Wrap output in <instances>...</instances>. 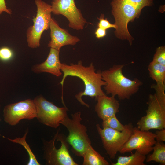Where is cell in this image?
Segmentation results:
<instances>
[{
	"label": "cell",
	"mask_w": 165,
	"mask_h": 165,
	"mask_svg": "<svg viewBox=\"0 0 165 165\" xmlns=\"http://www.w3.org/2000/svg\"><path fill=\"white\" fill-rule=\"evenodd\" d=\"M51 4L52 13L66 17L70 28L77 30L83 29L86 21L77 7L75 0H53Z\"/></svg>",
	"instance_id": "obj_10"
},
{
	"label": "cell",
	"mask_w": 165,
	"mask_h": 165,
	"mask_svg": "<svg viewBox=\"0 0 165 165\" xmlns=\"http://www.w3.org/2000/svg\"><path fill=\"white\" fill-rule=\"evenodd\" d=\"M148 69L150 77L156 82L165 83V65L152 61Z\"/></svg>",
	"instance_id": "obj_18"
},
{
	"label": "cell",
	"mask_w": 165,
	"mask_h": 165,
	"mask_svg": "<svg viewBox=\"0 0 165 165\" xmlns=\"http://www.w3.org/2000/svg\"><path fill=\"white\" fill-rule=\"evenodd\" d=\"M4 121L11 126H15L23 119L31 120L36 118V109L33 100L27 99L8 104L4 108Z\"/></svg>",
	"instance_id": "obj_9"
},
{
	"label": "cell",
	"mask_w": 165,
	"mask_h": 165,
	"mask_svg": "<svg viewBox=\"0 0 165 165\" xmlns=\"http://www.w3.org/2000/svg\"><path fill=\"white\" fill-rule=\"evenodd\" d=\"M44 157L48 165H78L69 152V145L64 134L58 130L49 141L43 140Z\"/></svg>",
	"instance_id": "obj_5"
},
{
	"label": "cell",
	"mask_w": 165,
	"mask_h": 165,
	"mask_svg": "<svg viewBox=\"0 0 165 165\" xmlns=\"http://www.w3.org/2000/svg\"><path fill=\"white\" fill-rule=\"evenodd\" d=\"M13 53L9 48L4 47L0 48V59L3 61H8L12 57Z\"/></svg>",
	"instance_id": "obj_22"
},
{
	"label": "cell",
	"mask_w": 165,
	"mask_h": 165,
	"mask_svg": "<svg viewBox=\"0 0 165 165\" xmlns=\"http://www.w3.org/2000/svg\"><path fill=\"white\" fill-rule=\"evenodd\" d=\"M152 61L165 65V47L164 46L159 47L156 49Z\"/></svg>",
	"instance_id": "obj_21"
},
{
	"label": "cell",
	"mask_w": 165,
	"mask_h": 165,
	"mask_svg": "<svg viewBox=\"0 0 165 165\" xmlns=\"http://www.w3.org/2000/svg\"><path fill=\"white\" fill-rule=\"evenodd\" d=\"M102 128H108L119 131H122L125 128V125L122 124L117 119L116 115L102 120Z\"/></svg>",
	"instance_id": "obj_20"
},
{
	"label": "cell",
	"mask_w": 165,
	"mask_h": 165,
	"mask_svg": "<svg viewBox=\"0 0 165 165\" xmlns=\"http://www.w3.org/2000/svg\"><path fill=\"white\" fill-rule=\"evenodd\" d=\"M95 70L93 63L88 67L84 66L81 61L75 64L71 63L70 65H67L62 63L61 71L63 72V75L60 83L62 86L61 98H63L64 82L68 76L77 77L83 81L85 86L84 90L75 96L76 99L82 105L88 108L90 107L83 101L82 97L83 96L95 98L96 100L98 96L105 94L101 87L106 85V82L102 79L101 71L96 72Z\"/></svg>",
	"instance_id": "obj_1"
},
{
	"label": "cell",
	"mask_w": 165,
	"mask_h": 165,
	"mask_svg": "<svg viewBox=\"0 0 165 165\" xmlns=\"http://www.w3.org/2000/svg\"><path fill=\"white\" fill-rule=\"evenodd\" d=\"M95 110L98 117L102 120L115 115L119 111V101L115 96L108 97L105 94L98 96Z\"/></svg>",
	"instance_id": "obj_14"
},
{
	"label": "cell",
	"mask_w": 165,
	"mask_h": 165,
	"mask_svg": "<svg viewBox=\"0 0 165 165\" xmlns=\"http://www.w3.org/2000/svg\"><path fill=\"white\" fill-rule=\"evenodd\" d=\"M83 165H108L109 163L90 145L83 157Z\"/></svg>",
	"instance_id": "obj_15"
},
{
	"label": "cell",
	"mask_w": 165,
	"mask_h": 165,
	"mask_svg": "<svg viewBox=\"0 0 165 165\" xmlns=\"http://www.w3.org/2000/svg\"><path fill=\"white\" fill-rule=\"evenodd\" d=\"M81 112H78L72 114V118L68 116L61 124L67 129L68 135L66 139L72 147V152L76 156L83 157L91 141L87 133L86 126L81 123Z\"/></svg>",
	"instance_id": "obj_4"
},
{
	"label": "cell",
	"mask_w": 165,
	"mask_h": 165,
	"mask_svg": "<svg viewBox=\"0 0 165 165\" xmlns=\"http://www.w3.org/2000/svg\"><path fill=\"white\" fill-rule=\"evenodd\" d=\"M60 50L50 48L47 59L43 63L33 66L32 71L35 73L46 72L57 77L62 75L61 72L62 63L59 59Z\"/></svg>",
	"instance_id": "obj_13"
},
{
	"label": "cell",
	"mask_w": 165,
	"mask_h": 165,
	"mask_svg": "<svg viewBox=\"0 0 165 165\" xmlns=\"http://www.w3.org/2000/svg\"><path fill=\"white\" fill-rule=\"evenodd\" d=\"M125 126V129L120 131L108 128H102L98 124L96 125L103 147L111 159L115 158L117 153L133 133L134 127L131 123L126 124Z\"/></svg>",
	"instance_id": "obj_7"
},
{
	"label": "cell",
	"mask_w": 165,
	"mask_h": 165,
	"mask_svg": "<svg viewBox=\"0 0 165 165\" xmlns=\"http://www.w3.org/2000/svg\"><path fill=\"white\" fill-rule=\"evenodd\" d=\"M153 152L148 156L146 162L155 161L161 165L165 164V145L161 142L156 141L153 147Z\"/></svg>",
	"instance_id": "obj_17"
},
{
	"label": "cell",
	"mask_w": 165,
	"mask_h": 165,
	"mask_svg": "<svg viewBox=\"0 0 165 165\" xmlns=\"http://www.w3.org/2000/svg\"><path fill=\"white\" fill-rule=\"evenodd\" d=\"M50 28V41L48 47L60 50L65 46L74 45L80 41L77 37L71 35L66 29L60 27L53 18L51 19Z\"/></svg>",
	"instance_id": "obj_12"
},
{
	"label": "cell",
	"mask_w": 165,
	"mask_h": 165,
	"mask_svg": "<svg viewBox=\"0 0 165 165\" xmlns=\"http://www.w3.org/2000/svg\"><path fill=\"white\" fill-rule=\"evenodd\" d=\"M28 132V130H26L24 135L22 138H16L14 139L9 138L2 136L3 138H7L11 142L19 144L22 145L26 150L29 156V160L27 163V165H40V163L37 160L36 156L31 151L29 145L26 141L27 134Z\"/></svg>",
	"instance_id": "obj_19"
},
{
	"label": "cell",
	"mask_w": 165,
	"mask_h": 165,
	"mask_svg": "<svg viewBox=\"0 0 165 165\" xmlns=\"http://www.w3.org/2000/svg\"><path fill=\"white\" fill-rule=\"evenodd\" d=\"M165 83L156 82L151 85L155 90L154 94L149 96L146 115L137 123L141 130H161L165 128Z\"/></svg>",
	"instance_id": "obj_2"
},
{
	"label": "cell",
	"mask_w": 165,
	"mask_h": 165,
	"mask_svg": "<svg viewBox=\"0 0 165 165\" xmlns=\"http://www.w3.org/2000/svg\"><path fill=\"white\" fill-rule=\"evenodd\" d=\"M37 7L34 24L30 26L27 32V42L28 47L35 48L40 46V39L43 32L50 28L51 19V6L42 0H35Z\"/></svg>",
	"instance_id": "obj_6"
},
{
	"label": "cell",
	"mask_w": 165,
	"mask_h": 165,
	"mask_svg": "<svg viewBox=\"0 0 165 165\" xmlns=\"http://www.w3.org/2000/svg\"><path fill=\"white\" fill-rule=\"evenodd\" d=\"M1 121V119H0V121Z\"/></svg>",
	"instance_id": "obj_28"
},
{
	"label": "cell",
	"mask_w": 165,
	"mask_h": 165,
	"mask_svg": "<svg viewBox=\"0 0 165 165\" xmlns=\"http://www.w3.org/2000/svg\"><path fill=\"white\" fill-rule=\"evenodd\" d=\"M33 100L36 107V118L44 125L57 128L68 116V109L66 107H57L42 95L37 96Z\"/></svg>",
	"instance_id": "obj_8"
},
{
	"label": "cell",
	"mask_w": 165,
	"mask_h": 165,
	"mask_svg": "<svg viewBox=\"0 0 165 165\" xmlns=\"http://www.w3.org/2000/svg\"><path fill=\"white\" fill-rule=\"evenodd\" d=\"M146 156L136 150L134 154L129 156H119L116 163L112 165H145Z\"/></svg>",
	"instance_id": "obj_16"
},
{
	"label": "cell",
	"mask_w": 165,
	"mask_h": 165,
	"mask_svg": "<svg viewBox=\"0 0 165 165\" xmlns=\"http://www.w3.org/2000/svg\"><path fill=\"white\" fill-rule=\"evenodd\" d=\"M96 37L98 38L105 37L106 35V30L98 27L95 32Z\"/></svg>",
	"instance_id": "obj_27"
},
{
	"label": "cell",
	"mask_w": 165,
	"mask_h": 165,
	"mask_svg": "<svg viewBox=\"0 0 165 165\" xmlns=\"http://www.w3.org/2000/svg\"><path fill=\"white\" fill-rule=\"evenodd\" d=\"M3 12H5L10 14L11 11L6 7L5 0H0V14Z\"/></svg>",
	"instance_id": "obj_26"
},
{
	"label": "cell",
	"mask_w": 165,
	"mask_h": 165,
	"mask_svg": "<svg viewBox=\"0 0 165 165\" xmlns=\"http://www.w3.org/2000/svg\"><path fill=\"white\" fill-rule=\"evenodd\" d=\"M155 139L158 141H165V128L157 130L156 131Z\"/></svg>",
	"instance_id": "obj_25"
},
{
	"label": "cell",
	"mask_w": 165,
	"mask_h": 165,
	"mask_svg": "<svg viewBox=\"0 0 165 165\" xmlns=\"http://www.w3.org/2000/svg\"><path fill=\"white\" fill-rule=\"evenodd\" d=\"M141 10L145 7L152 5V0H127Z\"/></svg>",
	"instance_id": "obj_24"
},
{
	"label": "cell",
	"mask_w": 165,
	"mask_h": 165,
	"mask_svg": "<svg viewBox=\"0 0 165 165\" xmlns=\"http://www.w3.org/2000/svg\"><path fill=\"white\" fill-rule=\"evenodd\" d=\"M124 65H114L101 72L102 79L106 82L104 88L107 94L117 96L121 100L129 99L138 92L142 82L138 78L131 80L125 77L122 70Z\"/></svg>",
	"instance_id": "obj_3"
},
{
	"label": "cell",
	"mask_w": 165,
	"mask_h": 165,
	"mask_svg": "<svg viewBox=\"0 0 165 165\" xmlns=\"http://www.w3.org/2000/svg\"><path fill=\"white\" fill-rule=\"evenodd\" d=\"M156 142L155 133L134 127L133 134L119 152L124 153L135 150L146 156L152 151Z\"/></svg>",
	"instance_id": "obj_11"
},
{
	"label": "cell",
	"mask_w": 165,
	"mask_h": 165,
	"mask_svg": "<svg viewBox=\"0 0 165 165\" xmlns=\"http://www.w3.org/2000/svg\"><path fill=\"white\" fill-rule=\"evenodd\" d=\"M99 22L98 24V27L101 28L106 30L110 28H116V26L115 24H112L110 23L107 18L104 19V15L102 14L99 18Z\"/></svg>",
	"instance_id": "obj_23"
}]
</instances>
